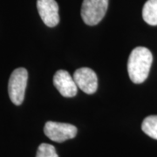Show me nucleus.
Returning a JSON list of instances; mask_svg holds the SVG:
<instances>
[{
    "label": "nucleus",
    "instance_id": "1",
    "mask_svg": "<svg viewBox=\"0 0 157 157\" xmlns=\"http://www.w3.org/2000/svg\"><path fill=\"white\" fill-rule=\"evenodd\" d=\"M153 62L151 52L146 47L139 46L131 52L128 61V73L135 84L144 82L148 76Z\"/></svg>",
    "mask_w": 157,
    "mask_h": 157
},
{
    "label": "nucleus",
    "instance_id": "2",
    "mask_svg": "<svg viewBox=\"0 0 157 157\" xmlns=\"http://www.w3.org/2000/svg\"><path fill=\"white\" fill-rule=\"evenodd\" d=\"M27 79L28 72L25 68H17L11 74L8 83V93L11 102L17 106L21 105L24 101Z\"/></svg>",
    "mask_w": 157,
    "mask_h": 157
},
{
    "label": "nucleus",
    "instance_id": "3",
    "mask_svg": "<svg viewBox=\"0 0 157 157\" xmlns=\"http://www.w3.org/2000/svg\"><path fill=\"white\" fill-rule=\"evenodd\" d=\"M107 7L108 0H83L81 17L87 25H95L104 17Z\"/></svg>",
    "mask_w": 157,
    "mask_h": 157
},
{
    "label": "nucleus",
    "instance_id": "4",
    "mask_svg": "<svg viewBox=\"0 0 157 157\" xmlns=\"http://www.w3.org/2000/svg\"><path fill=\"white\" fill-rule=\"evenodd\" d=\"M77 128L72 124L47 121L44 128L45 135L50 140L56 142H63L73 139L77 135Z\"/></svg>",
    "mask_w": 157,
    "mask_h": 157
},
{
    "label": "nucleus",
    "instance_id": "5",
    "mask_svg": "<svg viewBox=\"0 0 157 157\" xmlns=\"http://www.w3.org/2000/svg\"><path fill=\"white\" fill-rule=\"evenodd\" d=\"M73 79L78 88L87 94H94L98 88V78L95 72L91 68L77 69L73 73Z\"/></svg>",
    "mask_w": 157,
    "mask_h": 157
},
{
    "label": "nucleus",
    "instance_id": "6",
    "mask_svg": "<svg viewBox=\"0 0 157 157\" xmlns=\"http://www.w3.org/2000/svg\"><path fill=\"white\" fill-rule=\"evenodd\" d=\"M37 8L45 25L54 27L59 22V6L55 0H38Z\"/></svg>",
    "mask_w": 157,
    "mask_h": 157
},
{
    "label": "nucleus",
    "instance_id": "7",
    "mask_svg": "<svg viewBox=\"0 0 157 157\" xmlns=\"http://www.w3.org/2000/svg\"><path fill=\"white\" fill-rule=\"evenodd\" d=\"M53 84L64 97L71 98L77 94L78 86L73 77L66 70L57 71L53 76Z\"/></svg>",
    "mask_w": 157,
    "mask_h": 157
},
{
    "label": "nucleus",
    "instance_id": "8",
    "mask_svg": "<svg viewBox=\"0 0 157 157\" xmlns=\"http://www.w3.org/2000/svg\"><path fill=\"white\" fill-rule=\"evenodd\" d=\"M142 17L150 25H157V0H147L142 9Z\"/></svg>",
    "mask_w": 157,
    "mask_h": 157
},
{
    "label": "nucleus",
    "instance_id": "9",
    "mask_svg": "<svg viewBox=\"0 0 157 157\" xmlns=\"http://www.w3.org/2000/svg\"><path fill=\"white\" fill-rule=\"evenodd\" d=\"M141 129L147 135L157 140V115H150L145 118L141 124Z\"/></svg>",
    "mask_w": 157,
    "mask_h": 157
},
{
    "label": "nucleus",
    "instance_id": "10",
    "mask_svg": "<svg viewBox=\"0 0 157 157\" xmlns=\"http://www.w3.org/2000/svg\"><path fill=\"white\" fill-rule=\"evenodd\" d=\"M36 157H59L55 147L47 143H42L38 147Z\"/></svg>",
    "mask_w": 157,
    "mask_h": 157
}]
</instances>
